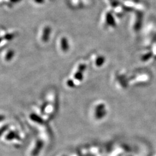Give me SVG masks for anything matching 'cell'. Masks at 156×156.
I'll use <instances>...</instances> for the list:
<instances>
[{"mask_svg":"<svg viewBox=\"0 0 156 156\" xmlns=\"http://www.w3.org/2000/svg\"><path fill=\"white\" fill-rule=\"evenodd\" d=\"M30 118L31 119V120L36 121V123H42L43 122L42 118L36 114H31L30 115Z\"/></svg>","mask_w":156,"mask_h":156,"instance_id":"obj_6","label":"cell"},{"mask_svg":"<svg viewBox=\"0 0 156 156\" xmlns=\"http://www.w3.org/2000/svg\"><path fill=\"white\" fill-rule=\"evenodd\" d=\"M35 2L38 4H42L43 2H44V0H34Z\"/></svg>","mask_w":156,"mask_h":156,"instance_id":"obj_13","label":"cell"},{"mask_svg":"<svg viewBox=\"0 0 156 156\" xmlns=\"http://www.w3.org/2000/svg\"><path fill=\"white\" fill-rule=\"evenodd\" d=\"M51 29L49 26H46L43 29L42 40L43 42H47L49 41L50 36L51 34Z\"/></svg>","mask_w":156,"mask_h":156,"instance_id":"obj_1","label":"cell"},{"mask_svg":"<svg viewBox=\"0 0 156 156\" xmlns=\"http://www.w3.org/2000/svg\"><path fill=\"white\" fill-rule=\"evenodd\" d=\"M4 119H5V116L3 115H0V121H2Z\"/></svg>","mask_w":156,"mask_h":156,"instance_id":"obj_14","label":"cell"},{"mask_svg":"<svg viewBox=\"0 0 156 156\" xmlns=\"http://www.w3.org/2000/svg\"><path fill=\"white\" fill-rule=\"evenodd\" d=\"M67 85L70 87H73L75 86V83L72 79H69L67 82Z\"/></svg>","mask_w":156,"mask_h":156,"instance_id":"obj_11","label":"cell"},{"mask_svg":"<svg viewBox=\"0 0 156 156\" xmlns=\"http://www.w3.org/2000/svg\"><path fill=\"white\" fill-rule=\"evenodd\" d=\"M14 36L12 34H7L4 36V38L7 41H11L14 38Z\"/></svg>","mask_w":156,"mask_h":156,"instance_id":"obj_9","label":"cell"},{"mask_svg":"<svg viewBox=\"0 0 156 156\" xmlns=\"http://www.w3.org/2000/svg\"><path fill=\"white\" fill-rule=\"evenodd\" d=\"M8 126H4L0 129V136L2 135L7 129Z\"/></svg>","mask_w":156,"mask_h":156,"instance_id":"obj_12","label":"cell"},{"mask_svg":"<svg viewBox=\"0 0 156 156\" xmlns=\"http://www.w3.org/2000/svg\"><path fill=\"white\" fill-rule=\"evenodd\" d=\"M14 51L13 50H9L5 56V60L7 61H10L12 58L14 57Z\"/></svg>","mask_w":156,"mask_h":156,"instance_id":"obj_5","label":"cell"},{"mask_svg":"<svg viewBox=\"0 0 156 156\" xmlns=\"http://www.w3.org/2000/svg\"><path fill=\"white\" fill-rule=\"evenodd\" d=\"M86 68V66L85 64H80L78 67V71L83 72L84 71H85Z\"/></svg>","mask_w":156,"mask_h":156,"instance_id":"obj_10","label":"cell"},{"mask_svg":"<svg viewBox=\"0 0 156 156\" xmlns=\"http://www.w3.org/2000/svg\"><path fill=\"white\" fill-rule=\"evenodd\" d=\"M43 146V143L42 141H38L36 143V148H34L32 152V156H37L39 154V153L40 152V151L42 149Z\"/></svg>","mask_w":156,"mask_h":156,"instance_id":"obj_2","label":"cell"},{"mask_svg":"<svg viewBox=\"0 0 156 156\" xmlns=\"http://www.w3.org/2000/svg\"><path fill=\"white\" fill-rule=\"evenodd\" d=\"M104 61H105V59L104 57L102 56H99L97 58L95 61V65L97 67H100L104 63Z\"/></svg>","mask_w":156,"mask_h":156,"instance_id":"obj_8","label":"cell"},{"mask_svg":"<svg viewBox=\"0 0 156 156\" xmlns=\"http://www.w3.org/2000/svg\"><path fill=\"white\" fill-rule=\"evenodd\" d=\"M61 48L64 52H67L68 51L70 48V45L68 41L65 37H63L61 39Z\"/></svg>","mask_w":156,"mask_h":156,"instance_id":"obj_3","label":"cell"},{"mask_svg":"<svg viewBox=\"0 0 156 156\" xmlns=\"http://www.w3.org/2000/svg\"><path fill=\"white\" fill-rule=\"evenodd\" d=\"M74 78L79 82L82 80L83 79V72L79 71H77L74 75Z\"/></svg>","mask_w":156,"mask_h":156,"instance_id":"obj_7","label":"cell"},{"mask_svg":"<svg viewBox=\"0 0 156 156\" xmlns=\"http://www.w3.org/2000/svg\"><path fill=\"white\" fill-rule=\"evenodd\" d=\"M2 38L0 37V43H1V42H2Z\"/></svg>","mask_w":156,"mask_h":156,"instance_id":"obj_15","label":"cell"},{"mask_svg":"<svg viewBox=\"0 0 156 156\" xmlns=\"http://www.w3.org/2000/svg\"><path fill=\"white\" fill-rule=\"evenodd\" d=\"M20 137L19 135L15 133L14 131H11V133H9L7 135V137H6V139L7 140H12V139H19Z\"/></svg>","mask_w":156,"mask_h":156,"instance_id":"obj_4","label":"cell"}]
</instances>
